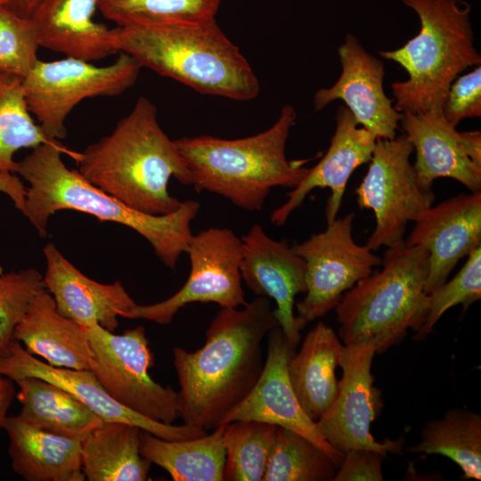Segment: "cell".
<instances>
[{"mask_svg": "<svg viewBox=\"0 0 481 481\" xmlns=\"http://www.w3.org/2000/svg\"><path fill=\"white\" fill-rule=\"evenodd\" d=\"M279 325L270 298L257 297L242 309L221 307L202 347H174L180 390L179 417L205 430L222 425L250 394L264 369L262 343Z\"/></svg>", "mask_w": 481, "mask_h": 481, "instance_id": "1", "label": "cell"}, {"mask_svg": "<svg viewBox=\"0 0 481 481\" xmlns=\"http://www.w3.org/2000/svg\"><path fill=\"white\" fill-rule=\"evenodd\" d=\"M62 153L75 159L78 157V152L61 143H42L16 165L15 174L29 183L22 214L39 235H47L49 219L57 211H79L133 229L151 244L167 268L175 270L193 234L191 224L200 211V203L186 200L169 214L143 213L96 187L77 170L67 167Z\"/></svg>", "mask_w": 481, "mask_h": 481, "instance_id": "2", "label": "cell"}, {"mask_svg": "<svg viewBox=\"0 0 481 481\" xmlns=\"http://www.w3.org/2000/svg\"><path fill=\"white\" fill-rule=\"evenodd\" d=\"M76 160L77 171L91 183L150 215L169 214L181 206L169 193L171 177L192 185L175 141L163 131L156 106L144 96L110 134L88 145Z\"/></svg>", "mask_w": 481, "mask_h": 481, "instance_id": "3", "label": "cell"}, {"mask_svg": "<svg viewBox=\"0 0 481 481\" xmlns=\"http://www.w3.org/2000/svg\"><path fill=\"white\" fill-rule=\"evenodd\" d=\"M111 44L118 53L132 56L142 68L203 94L249 101L260 91L252 67L216 20L116 26Z\"/></svg>", "mask_w": 481, "mask_h": 481, "instance_id": "4", "label": "cell"}, {"mask_svg": "<svg viewBox=\"0 0 481 481\" xmlns=\"http://www.w3.org/2000/svg\"><path fill=\"white\" fill-rule=\"evenodd\" d=\"M296 118L295 109L285 105L272 126L249 137L199 135L174 141L197 192L216 193L242 209L260 211L273 188L293 189L308 172L304 162L286 157Z\"/></svg>", "mask_w": 481, "mask_h": 481, "instance_id": "5", "label": "cell"}, {"mask_svg": "<svg viewBox=\"0 0 481 481\" xmlns=\"http://www.w3.org/2000/svg\"><path fill=\"white\" fill-rule=\"evenodd\" d=\"M416 12L419 33L402 47L380 51L404 68L409 78L391 89L399 112L442 111L452 83L481 63L474 45L471 5L463 0H401Z\"/></svg>", "mask_w": 481, "mask_h": 481, "instance_id": "6", "label": "cell"}, {"mask_svg": "<svg viewBox=\"0 0 481 481\" xmlns=\"http://www.w3.org/2000/svg\"><path fill=\"white\" fill-rule=\"evenodd\" d=\"M381 265L379 271L347 290L335 306L344 345L373 339L377 353H382L400 343L409 329L416 331L425 318L428 250L405 242L387 248Z\"/></svg>", "mask_w": 481, "mask_h": 481, "instance_id": "7", "label": "cell"}, {"mask_svg": "<svg viewBox=\"0 0 481 481\" xmlns=\"http://www.w3.org/2000/svg\"><path fill=\"white\" fill-rule=\"evenodd\" d=\"M141 69L125 53L106 66L73 57L39 60L22 79V87L30 113L44 133L59 142L67 135L65 120L74 107L87 98L121 94L135 83Z\"/></svg>", "mask_w": 481, "mask_h": 481, "instance_id": "8", "label": "cell"}, {"mask_svg": "<svg viewBox=\"0 0 481 481\" xmlns=\"http://www.w3.org/2000/svg\"><path fill=\"white\" fill-rule=\"evenodd\" d=\"M92 352L90 371L117 402L151 420L173 424L179 395L151 377L154 355L143 326L114 334L95 323L86 327Z\"/></svg>", "mask_w": 481, "mask_h": 481, "instance_id": "9", "label": "cell"}, {"mask_svg": "<svg viewBox=\"0 0 481 481\" xmlns=\"http://www.w3.org/2000/svg\"><path fill=\"white\" fill-rule=\"evenodd\" d=\"M412 152L404 134L377 139L367 173L355 190L358 206L375 216V228L366 242L372 251L404 244L408 223L415 222L435 201L432 189L418 181L410 161Z\"/></svg>", "mask_w": 481, "mask_h": 481, "instance_id": "10", "label": "cell"}, {"mask_svg": "<svg viewBox=\"0 0 481 481\" xmlns=\"http://www.w3.org/2000/svg\"><path fill=\"white\" fill-rule=\"evenodd\" d=\"M185 253L191 267L183 287L160 302L135 304L126 319L167 325L191 303H216L220 307H239L247 303L240 272L242 241L232 230L210 227L192 234Z\"/></svg>", "mask_w": 481, "mask_h": 481, "instance_id": "11", "label": "cell"}, {"mask_svg": "<svg viewBox=\"0 0 481 481\" xmlns=\"http://www.w3.org/2000/svg\"><path fill=\"white\" fill-rule=\"evenodd\" d=\"M354 217L350 213L336 218L323 232L292 247L306 263V295L297 304L306 325L335 308L347 290L381 265L372 250L354 240Z\"/></svg>", "mask_w": 481, "mask_h": 481, "instance_id": "12", "label": "cell"}, {"mask_svg": "<svg viewBox=\"0 0 481 481\" xmlns=\"http://www.w3.org/2000/svg\"><path fill=\"white\" fill-rule=\"evenodd\" d=\"M377 345L364 339L344 345L337 397L328 412L317 421L325 440L344 453L351 449H370L386 457L388 452L401 453L404 440L386 439L377 442L371 433V425L379 415L383 402L381 393L373 385L371 365Z\"/></svg>", "mask_w": 481, "mask_h": 481, "instance_id": "13", "label": "cell"}, {"mask_svg": "<svg viewBox=\"0 0 481 481\" xmlns=\"http://www.w3.org/2000/svg\"><path fill=\"white\" fill-rule=\"evenodd\" d=\"M241 280L257 297L273 299L274 314L289 344L296 348L306 324L294 314L295 298L306 293V263L285 240H275L253 224L241 237Z\"/></svg>", "mask_w": 481, "mask_h": 481, "instance_id": "14", "label": "cell"}, {"mask_svg": "<svg viewBox=\"0 0 481 481\" xmlns=\"http://www.w3.org/2000/svg\"><path fill=\"white\" fill-rule=\"evenodd\" d=\"M281 328L267 334V351L263 372L250 394L225 418L222 425L234 420H258L282 427L306 437L339 466L344 453L322 436L315 421L301 407L288 374V363L295 354Z\"/></svg>", "mask_w": 481, "mask_h": 481, "instance_id": "15", "label": "cell"}, {"mask_svg": "<svg viewBox=\"0 0 481 481\" xmlns=\"http://www.w3.org/2000/svg\"><path fill=\"white\" fill-rule=\"evenodd\" d=\"M0 374L15 381L37 377L62 387L92 410L103 422H124L171 441L193 439L208 434L201 428L173 425L145 418L117 402L90 370L54 367L29 354L13 340L7 356L0 358Z\"/></svg>", "mask_w": 481, "mask_h": 481, "instance_id": "16", "label": "cell"}, {"mask_svg": "<svg viewBox=\"0 0 481 481\" xmlns=\"http://www.w3.org/2000/svg\"><path fill=\"white\" fill-rule=\"evenodd\" d=\"M338 53L341 74L333 86L316 91L314 110H322L331 102L342 100L358 125L377 139L395 138L402 113L393 106L394 99L385 94L383 61L369 53L352 34L346 36Z\"/></svg>", "mask_w": 481, "mask_h": 481, "instance_id": "17", "label": "cell"}, {"mask_svg": "<svg viewBox=\"0 0 481 481\" xmlns=\"http://www.w3.org/2000/svg\"><path fill=\"white\" fill-rule=\"evenodd\" d=\"M428 252L425 292L443 285L457 263L481 247V192L461 193L427 208L404 240Z\"/></svg>", "mask_w": 481, "mask_h": 481, "instance_id": "18", "label": "cell"}, {"mask_svg": "<svg viewBox=\"0 0 481 481\" xmlns=\"http://www.w3.org/2000/svg\"><path fill=\"white\" fill-rule=\"evenodd\" d=\"M335 119V132L326 153L287 193V200L273 211L270 221L273 224L283 225L315 188H329L331 192L325 209L327 224L337 218L346 183L358 167L371 160L377 138L365 127L357 126L358 123L346 106H338Z\"/></svg>", "mask_w": 481, "mask_h": 481, "instance_id": "19", "label": "cell"}, {"mask_svg": "<svg viewBox=\"0 0 481 481\" xmlns=\"http://www.w3.org/2000/svg\"><path fill=\"white\" fill-rule=\"evenodd\" d=\"M45 289L54 299L57 311L84 327L98 323L114 331L118 318H126L136 304L118 281H95L73 265L57 249L47 243L43 249Z\"/></svg>", "mask_w": 481, "mask_h": 481, "instance_id": "20", "label": "cell"}, {"mask_svg": "<svg viewBox=\"0 0 481 481\" xmlns=\"http://www.w3.org/2000/svg\"><path fill=\"white\" fill-rule=\"evenodd\" d=\"M401 113L399 124L416 152L413 167L421 186L431 189L436 179L448 177L471 192H481V168L464 153L460 132L442 111Z\"/></svg>", "mask_w": 481, "mask_h": 481, "instance_id": "21", "label": "cell"}, {"mask_svg": "<svg viewBox=\"0 0 481 481\" xmlns=\"http://www.w3.org/2000/svg\"><path fill=\"white\" fill-rule=\"evenodd\" d=\"M99 0H39L30 19L40 47L89 62L118 53L111 29L93 20Z\"/></svg>", "mask_w": 481, "mask_h": 481, "instance_id": "22", "label": "cell"}, {"mask_svg": "<svg viewBox=\"0 0 481 481\" xmlns=\"http://www.w3.org/2000/svg\"><path fill=\"white\" fill-rule=\"evenodd\" d=\"M13 338L49 365L90 370L92 352L86 327L61 315L46 289L32 298Z\"/></svg>", "mask_w": 481, "mask_h": 481, "instance_id": "23", "label": "cell"}, {"mask_svg": "<svg viewBox=\"0 0 481 481\" xmlns=\"http://www.w3.org/2000/svg\"><path fill=\"white\" fill-rule=\"evenodd\" d=\"M12 470L26 481H84L82 440L52 434L15 416L3 427Z\"/></svg>", "mask_w": 481, "mask_h": 481, "instance_id": "24", "label": "cell"}, {"mask_svg": "<svg viewBox=\"0 0 481 481\" xmlns=\"http://www.w3.org/2000/svg\"><path fill=\"white\" fill-rule=\"evenodd\" d=\"M344 345L334 330L319 322L306 336L298 353L288 363V374L295 395L308 417L317 421L334 403L339 379Z\"/></svg>", "mask_w": 481, "mask_h": 481, "instance_id": "25", "label": "cell"}, {"mask_svg": "<svg viewBox=\"0 0 481 481\" xmlns=\"http://www.w3.org/2000/svg\"><path fill=\"white\" fill-rule=\"evenodd\" d=\"M19 419L38 429L84 441L103 421L70 393L37 377L16 379Z\"/></svg>", "mask_w": 481, "mask_h": 481, "instance_id": "26", "label": "cell"}, {"mask_svg": "<svg viewBox=\"0 0 481 481\" xmlns=\"http://www.w3.org/2000/svg\"><path fill=\"white\" fill-rule=\"evenodd\" d=\"M139 427L103 422L82 443V469L88 481L149 480L151 462L140 452Z\"/></svg>", "mask_w": 481, "mask_h": 481, "instance_id": "27", "label": "cell"}, {"mask_svg": "<svg viewBox=\"0 0 481 481\" xmlns=\"http://www.w3.org/2000/svg\"><path fill=\"white\" fill-rule=\"evenodd\" d=\"M224 425L212 434L185 440H166L141 429V454L163 469L174 481H224Z\"/></svg>", "mask_w": 481, "mask_h": 481, "instance_id": "28", "label": "cell"}, {"mask_svg": "<svg viewBox=\"0 0 481 481\" xmlns=\"http://www.w3.org/2000/svg\"><path fill=\"white\" fill-rule=\"evenodd\" d=\"M412 452L439 454L451 459L465 478L481 479V415L452 408L442 418L427 421Z\"/></svg>", "mask_w": 481, "mask_h": 481, "instance_id": "29", "label": "cell"}, {"mask_svg": "<svg viewBox=\"0 0 481 481\" xmlns=\"http://www.w3.org/2000/svg\"><path fill=\"white\" fill-rule=\"evenodd\" d=\"M22 77L0 71V173H15L14 154L50 139L35 122L26 102Z\"/></svg>", "mask_w": 481, "mask_h": 481, "instance_id": "30", "label": "cell"}, {"mask_svg": "<svg viewBox=\"0 0 481 481\" xmlns=\"http://www.w3.org/2000/svg\"><path fill=\"white\" fill-rule=\"evenodd\" d=\"M338 466L306 437L277 427L263 481H333Z\"/></svg>", "mask_w": 481, "mask_h": 481, "instance_id": "31", "label": "cell"}, {"mask_svg": "<svg viewBox=\"0 0 481 481\" xmlns=\"http://www.w3.org/2000/svg\"><path fill=\"white\" fill-rule=\"evenodd\" d=\"M277 427L252 420L224 425V481H263Z\"/></svg>", "mask_w": 481, "mask_h": 481, "instance_id": "32", "label": "cell"}, {"mask_svg": "<svg viewBox=\"0 0 481 481\" xmlns=\"http://www.w3.org/2000/svg\"><path fill=\"white\" fill-rule=\"evenodd\" d=\"M221 0H99L102 15L117 26L140 22H206Z\"/></svg>", "mask_w": 481, "mask_h": 481, "instance_id": "33", "label": "cell"}, {"mask_svg": "<svg viewBox=\"0 0 481 481\" xmlns=\"http://www.w3.org/2000/svg\"><path fill=\"white\" fill-rule=\"evenodd\" d=\"M480 299L481 247H478L468 255L465 265L450 281L428 294L426 315L413 339L420 341L427 338L448 309L457 305L466 309Z\"/></svg>", "mask_w": 481, "mask_h": 481, "instance_id": "34", "label": "cell"}, {"mask_svg": "<svg viewBox=\"0 0 481 481\" xmlns=\"http://www.w3.org/2000/svg\"><path fill=\"white\" fill-rule=\"evenodd\" d=\"M38 33L30 17L0 8V71L24 78L39 61Z\"/></svg>", "mask_w": 481, "mask_h": 481, "instance_id": "35", "label": "cell"}, {"mask_svg": "<svg viewBox=\"0 0 481 481\" xmlns=\"http://www.w3.org/2000/svg\"><path fill=\"white\" fill-rule=\"evenodd\" d=\"M44 289L43 275L35 268L4 272L0 266V358L8 355L15 327L32 298Z\"/></svg>", "mask_w": 481, "mask_h": 481, "instance_id": "36", "label": "cell"}, {"mask_svg": "<svg viewBox=\"0 0 481 481\" xmlns=\"http://www.w3.org/2000/svg\"><path fill=\"white\" fill-rule=\"evenodd\" d=\"M443 115L454 127L465 118L481 117V67L458 77L451 85Z\"/></svg>", "mask_w": 481, "mask_h": 481, "instance_id": "37", "label": "cell"}, {"mask_svg": "<svg viewBox=\"0 0 481 481\" xmlns=\"http://www.w3.org/2000/svg\"><path fill=\"white\" fill-rule=\"evenodd\" d=\"M385 455L370 449H351L344 452L333 481H381Z\"/></svg>", "mask_w": 481, "mask_h": 481, "instance_id": "38", "label": "cell"}, {"mask_svg": "<svg viewBox=\"0 0 481 481\" xmlns=\"http://www.w3.org/2000/svg\"><path fill=\"white\" fill-rule=\"evenodd\" d=\"M0 192L6 194L13 202L15 208L23 213L26 186L15 173H0Z\"/></svg>", "mask_w": 481, "mask_h": 481, "instance_id": "39", "label": "cell"}, {"mask_svg": "<svg viewBox=\"0 0 481 481\" xmlns=\"http://www.w3.org/2000/svg\"><path fill=\"white\" fill-rule=\"evenodd\" d=\"M461 143L464 153L478 167L481 168V132H460Z\"/></svg>", "mask_w": 481, "mask_h": 481, "instance_id": "40", "label": "cell"}, {"mask_svg": "<svg viewBox=\"0 0 481 481\" xmlns=\"http://www.w3.org/2000/svg\"><path fill=\"white\" fill-rule=\"evenodd\" d=\"M14 395L15 387L13 381L5 378L4 384L0 387V428L3 427Z\"/></svg>", "mask_w": 481, "mask_h": 481, "instance_id": "41", "label": "cell"}, {"mask_svg": "<svg viewBox=\"0 0 481 481\" xmlns=\"http://www.w3.org/2000/svg\"><path fill=\"white\" fill-rule=\"evenodd\" d=\"M38 2L39 0H10L7 6L21 16L29 17Z\"/></svg>", "mask_w": 481, "mask_h": 481, "instance_id": "42", "label": "cell"}, {"mask_svg": "<svg viewBox=\"0 0 481 481\" xmlns=\"http://www.w3.org/2000/svg\"><path fill=\"white\" fill-rule=\"evenodd\" d=\"M10 3V0H0V8L3 6L8 5Z\"/></svg>", "mask_w": 481, "mask_h": 481, "instance_id": "43", "label": "cell"}, {"mask_svg": "<svg viewBox=\"0 0 481 481\" xmlns=\"http://www.w3.org/2000/svg\"><path fill=\"white\" fill-rule=\"evenodd\" d=\"M4 380H5V378L0 374V387L4 384Z\"/></svg>", "mask_w": 481, "mask_h": 481, "instance_id": "44", "label": "cell"}]
</instances>
